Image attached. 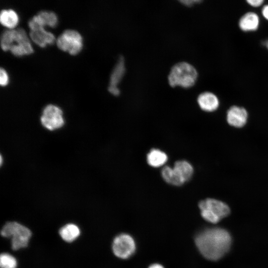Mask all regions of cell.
Masks as SVG:
<instances>
[{
    "label": "cell",
    "instance_id": "6da1fadb",
    "mask_svg": "<svg viewBox=\"0 0 268 268\" xmlns=\"http://www.w3.org/2000/svg\"><path fill=\"white\" fill-rule=\"evenodd\" d=\"M231 242L229 233L220 228L206 229L195 238V243L200 253L211 261L223 257L229 250Z\"/></svg>",
    "mask_w": 268,
    "mask_h": 268
},
{
    "label": "cell",
    "instance_id": "7a4b0ae2",
    "mask_svg": "<svg viewBox=\"0 0 268 268\" xmlns=\"http://www.w3.org/2000/svg\"><path fill=\"white\" fill-rule=\"evenodd\" d=\"M197 77V71L193 66L186 62H180L172 67L168 79L172 87L179 86L188 88L195 84Z\"/></svg>",
    "mask_w": 268,
    "mask_h": 268
},
{
    "label": "cell",
    "instance_id": "3957f363",
    "mask_svg": "<svg viewBox=\"0 0 268 268\" xmlns=\"http://www.w3.org/2000/svg\"><path fill=\"white\" fill-rule=\"evenodd\" d=\"M0 233L4 237L11 238V248L14 250L27 247L32 234L30 229L16 222H7Z\"/></svg>",
    "mask_w": 268,
    "mask_h": 268
},
{
    "label": "cell",
    "instance_id": "277c9868",
    "mask_svg": "<svg viewBox=\"0 0 268 268\" xmlns=\"http://www.w3.org/2000/svg\"><path fill=\"white\" fill-rule=\"evenodd\" d=\"M199 206L202 218L212 223L218 222L230 213V208L225 203L214 199L202 200Z\"/></svg>",
    "mask_w": 268,
    "mask_h": 268
},
{
    "label": "cell",
    "instance_id": "5b68a950",
    "mask_svg": "<svg viewBox=\"0 0 268 268\" xmlns=\"http://www.w3.org/2000/svg\"><path fill=\"white\" fill-rule=\"evenodd\" d=\"M56 44L61 50L67 51L70 54L75 55L82 48V38L77 31L67 29L57 37Z\"/></svg>",
    "mask_w": 268,
    "mask_h": 268
},
{
    "label": "cell",
    "instance_id": "8992f818",
    "mask_svg": "<svg viewBox=\"0 0 268 268\" xmlns=\"http://www.w3.org/2000/svg\"><path fill=\"white\" fill-rule=\"evenodd\" d=\"M40 121L42 126L49 131L59 129L65 124L62 110L53 104H48L44 108Z\"/></svg>",
    "mask_w": 268,
    "mask_h": 268
},
{
    "label": "cell",
    "instance_id": "52a82bcc",
    "mask_svg": "<svg viewBox=\"0 0 268 268\" xmlns=\"http://www.w3.org/2000/svg\"><path fill=\"white\" fill-rule=\"evenodd\" d=\"M136 246L133 238L128 234L123 233L116 236L112 243V250L117 257L127 259L135 251Z\"/></svg>",
    "mask_w": 268,
    "mask_h": 268
},
{
    "label": "cell",
    "instance_id": "ba28073f",
    "mask_svg": "<svg viewBox=\"0 0 268 268\" xmlns=\"http://www.w3.org/2000/svg\"><path fill=\"white\" fill-rule=\"evenodd\" d=\"M248 115L247 110L243 107L233 106L227 112V122L232 127L242 128L247 123Z\"/></svg>",
    "mask_w": 268,
    "mask_h": 268
},
{
    "label": "cell",
    "instance_id": "9c48e42d",
    "mask_svg": "<svg viewBox=\"0 0 268 268\" xmlns=\"http://www.w3.org/2000/svg\"><path fill=\"white\" fill-rule=\"evenodd\" d=\"M197 101L201 109L206 112L215 111L219 104L217 96L210 92H204L200 94Z\"/></svg>",
    "mask_w": 268,
    "mask_h": 268
},
{
    "label": "cell",
    "instance_id": "30bf717a",
    "mask_svg": "<svg viewBox=\"0 0 268 268\" xmlns=\"http://www.w3.org/2000/svg\"><path fill=\"white\" fill-rule=\"evenodd\" d=\"M29 34L31 39L42 47H45L47 44H52L55 39L54 34L44 28L30 30Z\"/></svg>",
    "mask_w": 268,
    "mask_h": 268
},
{
    "label": "cell",
    "instance_id": "8fae6325",
    "mask_svg": "<svg viewBox=\"0 0 268 268\" xmlns=\"http://www.w3.org/2000/svg\"><path fill=\"white\" fill-rule=\"evenodd\" d=\"M259 25V18L257 14L252 12L245 13L240 19L239 26L244 31H253L257 30Z\"/></svg>",
    "mask_w": 268,
    "mask_h": 268
},
{
    "label": "cell",
    "instance_id": "7c38bea8",
    "mask_svg": "<svg viewBox=\"0 0 268 268\" xmlns=\"http://www.w3.org/2000/svg\"><path fill=\"white\" fill-rule=\"evenodd\" d=\"M146 160L150 166L157 168L164 165L168 160V157L164 152L153 148L147 154Z\"/></svg>",
    "mask_w": 268,
    "mask_h": 268
},
{
    "label": "cell",
    "instance_id": "4fadbf2b",
    "mask_svg": "<svg viewBox=\"0 0 268 268\" xmlns=\"http://www.w3.org/2000/svg\"><path fill=\"white\" fill-rule=\"evenodd\" d=\"M125 71L124 58L123 56H120L111 73L109 86L117 87V85L123 77Z\"/></svg>",
    "mask_w": 268,
    "mask_h": 268
},
{
    "label": "cell",
    "instance_id": "5bb4252c",
    "mask_svg": "<svg viewBox=\"0 0 268 268\" xmlns=\"http://www.w3.org/2000/svg\"><path fill=\"white\" fill-rule=\"evenodd\" d=\"M161 174L163 179L170 185L180 186L185 183L173 167L168 166L164 167L161 170Z\"/></svg>",
    "mask_w": 268,
    "mask_h": 268
},
{
    "label": "cell",
    "instance_id": "9a60e30c",
    "mask_svg": "<svg viewBox=\"0 0 268 268\" xmlns=\"http://www.w3.org/2000/svg\"><path fill=\"white\" fill-rule=\"evenodd\" d=\"M173 168L185 182L189 181L194 173L192 165L186 160H178L175 162Z\"/></svg>",
    "mask_w": 268,
    "mask_h": 268
},
{
    "label": "cell",
    "instance_id": "2e32d148",
    "mask_svg": "<svg viewBox=\"0 0 268 268\" xmlns=\"http://www.w3.org/2000/svg\"><path fill=\"white\" fill-rule=\"evenodd\" d=\"M59 234L64 241L71 242L79 236L80 229L76 225L68 223L60 229Z\"/></svg>",
    "mask_w": 268,
    "mask_h": 268
},
{
    "label": "cell",
    "instance_id": "e0dca14e",
    "mask_svg": "<svg viewBox=\"0 0 268 268\" xmlns=\"http://www.w3.org/2000/svg\"><path fill=\"white\" fill-rule=\"evenodd\" d=\"M18 17L16 12L12 9H3L0 12V21L3 26L12 29L17 24Z\"/></svg>",
    "mask_w": 268,
    "mask_h": 268
},
{
    "label": "cell",
    "instance_id": "ac0fdd59",
    "mask_svg": "<svg viewBox=\"0 0 268 268\" xmlns=\"http://www.w3.org/2000/svg\"><path fill=\"white\" fill-rule=\"evenodd\" d=\"M43 20L45 25L55 27L58 22V17L56 13L51 11L41 10L37 13Z\"/></svg>",
    "mask_w": 268,
    "mask_h": 268
},
{
    "label": "cell",
    "instance_id": "d6986e66",
    "mask_svg": "<svg viewBox=\"0 0 268 268\" xmlns=\"http://www.w3.org/2000/svg\"><path fill=\"white\" fill-rule=\"evenodd\" d=\"M0 266L1 268H16V260L8 253H2L0 256Z\"/></svg>",
    "mask_w": 268,
    "mask_h": 268
},
{
    "label": "cell",
    "instance_id": "ffe728a7",
    "mask_svg": "<svg viewBox=\"0 0 268 268\" xmlns=\"http://www.w3.org/2000/svg\"><path fill=\"white\" fill-rule=\"evenodd\" d=\"M8 82V76L5 70L0 67V84L1 86L5 85Z\"/></svg>",
    "mask_w": 268,
    "mask_h": 268
},
{
    "label": "cell",
    "instance_id": "44dd1931",
    "mask_svg": "<svg viewBox=\"0 0 268 268\" xmlns=\"http://www.w3.org/2000/svg\"><path fill=\"white\" fill-rule=\"evenodd\" d=\"M263 0H248L247 2L253 7H258L261 5L264 2Z\"/></svg>",
    "mask_w": 268,
    "mask_h": 268
},
{
    "label": "cell",
    "instance_id": "7402d4cb",
    "mask_svg": "<svg viewBox=\"0 0 268 268\" xmlns=\"http://www.w3.org/2000/svg\"><path fill=\"white\" fill-rule=\"evenodd\" d=\"M108 91L113 95L118 96L120 94V91L117 87L108 86Z\"/></svg>",
    "mask_w": 268,
    "mask_h": 268
},
{
    "label": "cell",
    "instance_id": "603a6c76",
    "mask_svg": "<svg viewBox=\"0 0 268 268\" xmlns=\"http://www.w3.org/2000/svg\"><path fill=\"white\" fill-rule=\"evenodd\" d=\"M180 2L186 6H191L196 3H199V2H201V0H180Z\"/></svg>",
    "mask_w": 268,
    "mask_h": 268
},
{
    "label": "cell",
    "instance_id": "cb8c5ba5",
    "mask_svg": "<svg viewBox=\"0 0 268 268\" xmlns=\"http://www.w3.org/2000/svg\"><path fill=\"white\" fill-rule=\"evenodd\" d=\"M262 14L264 17L268 20V4L265 5L262 9Z\"/></svg>",
    "mask_w": 268,
    "mask_h": 268
},
{
    "label": "cell",
    "instance_id": "d4e9b609",
    "mask_svg": "<svg viewBox=\"0 0 268 268\" xmlns=\"http://www.w3.org/2000/svg\"><path fill=\"white\" fill-rule=\"evenodd\" d=\"M148 268H164L163 266L159 264H154L150 265Z\"/></svg>",
    "mask_w": 268,
    "mask_h": 268
},
{
    "label": "cell",
    "instance_id": "484cf974",
    "mask_svg": "<svg viewBox=\"0 0 268 268\" xmlns=\"http://www.w3.org/2000/svg\"><path fill=\"white\" fill-rule=\"evenodd\" d=\"M264 44L265 45V46L266 47V48L268 49V40L265 41L264 42Z\"/></svg>",
    "mask_w": 268,
    "mask_h": 268
}]
</instances>
